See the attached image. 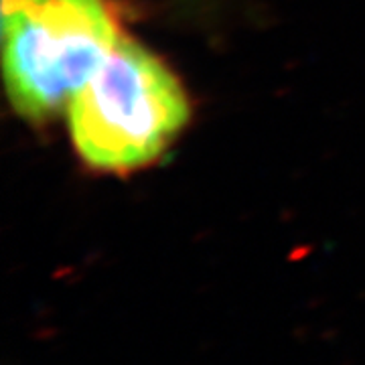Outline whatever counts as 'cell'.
Segmentation results:
<instances>
[{
	"label": "cell",
	"mask_w": 365,
	"mask_h": 365,
	"mask_svg": "<svg viewBox=\"0 0 365 365\" xmlns=\"http://www.w3.org/2000/svg\"><path fill=\"white\" fill-rule=\"evenodd\" d=\"M81 158L102 170L153 163L189 120L179 79L143 45L120 37L67 106Z\"/></svg>",
	"instance_id": "cell-1"
},
{
	"label": "cell",
	"mask_w": 365,
	"mask_h": 365,
	"mask_svg": "<svg viewBox=\"0 0 365 365\" xmlns=\"http://www.w3.org/2000/svg\"><path fill=\"white\" fill-rule=\"evenodd\" d=\"M2 63L19 114L67 108L122 37L106 0H2Z\"/></svg>",
	"instance_id": "cell-2"
}]
</instances>
